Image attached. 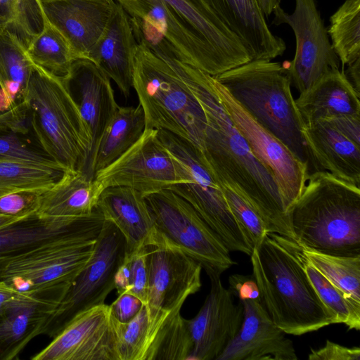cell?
Masks as SVG:
<instances>
[{
  "instance_id": "20",
  "label": "cell",
  "mask_w": 360,
  "mask_h": 360,
  "mask_svg": "<svg viewBox=\"0 0 360 360\" xmlns=\"http://www.w3.org/2000/svg\"><path fill=\"white\" fill-rule=\"evenodd\" d=\"M65 295H36L18 291L0 309V360L16 359L37 335L52 326Z\"/></svg>"
},
{
  "instance_id": "21",
  "label": "cell",
  "mask_w": 360,
  "mask_h": 360,
  "mask_svg": "<svg viewBox=\"0 0 360 360\" xmlns=\"http://www.w3.org/2000/svg\"><path fill=\"white\" fill-rule=\"evenodd\" d=\"M63 78L70 90L76 93L73 97L90 135V162L105 128L118 106L110 79L95 63L86 58L75 60Z\"/></svg>"
},
{
  "instance_id": "18",
  "label": "cell",
  "mask_w": 360,
  "mask_h": 360,
  "mask_svg": "<svg viewBox=\"0 0 360 360\" xmlns=\"http://www.w3.org/2000/svg\"><path fill=\"white\" fill-rule=\"evenodd\" d=\"M239 301L241 326L216 360H297L293 342L273 322L260 296Z\"/></svg>"
},
{
  "instance_id": "42",
  "label": "cell",
  "mask_w": 360,
  "mask_h": 360,
  "mask_svg": "<svg viewBox=\"0 0 360 360\" xmlns=\"http://www.w3.org/2000/svg\"><path fill=\"white\" fill-rule=\"evenodd\" d=\"M114 319L120 360H141L148 328L146 305L127 323H120L115 318Z\"/></svg>"
},
{
  "instance_id": "14",
  "label": "cell",
  "mask_w": 360,
  "mask_h": 360,
  "mask_svg": "<svg viewBox=\"0 0 360 360\" xmlns=\"http://www.w3.org/2000/svg\"><path fill=\"white\" fill-rule=\"evenodd\" d=\"M212 82L221 103L236 129L257 158L274 176L288 214L307 182L311 174L309 165L257 123L213 76Z\"/></svg>"
},
{
  "instance_id": "29",
  "label": "cell",
  "mask_w": 360,
  "mask_h": 360,
  "mask_svg": "<svg viewBox=\"0 0 360 360\" xmlns=\"http://www.w3.org/2000/svg\"><path fill=\"white\" fill-rule=\"evenodd\" d=\"M145 129V115L140 103L136 107L118 105L96 146L86 173L94 179L97 172L107 167L132 146Z\"/></svg>"
},
{
  "instance_id": "38",
  "label": "cell",
  "mask_w": 360,
  "mask_h": 360,
  "mask_svg": "<svg viewBox=\"0 0 360 360\" xmlns=\"http://www.w3.org/2000/svg\"><path fill=\"white\" fill-rule=\"evenodd\" d=\"M0 160L61 167L42 149L30 127L0 125Z\"/></svg>"
},
{
  "instance_id": "52",
  "label": "cell",
  "mask_w": 360,
  "mask_h": 360,
  "mask_svg": "<svg viewBox=\"0 0 360 360\" xmlns=\"http://www.w3.org/2000/svg\"><path fill=\"white\" fill-rule=\"evenodd\" d=\"M27 218L13 217L0 214V229H2L9 225L15 224Z\"/></svg>"
},
{
  "instance_id": "9",
  "label": "cell",
  "mask_w": 360,
  "mask_h": 360,
  "mask_svg": "<svg viewBox=\"0 0 360 360\" xmlns=\"http://www.w3.org/2000/svg\"><path fill=\"white\" fill-rule=\"evenodd\" d=\"M128 14L138 44L216 76L230 68L162 0H116Z\"/></svg>"
},
{
  "instance_id": "23",
  "label": "cell",
  "mask_w": 360,
  "mask_h": 360,
  "mask_svg": "<svg viewBox=\"0 0 360 360\" xmlns=\"http://www.w3.org/2000/svg\"><path fill=\"white\" fill-rule=\"evenodd\" d=\"M116 2L111 18L91 50L89 60L113 80L127 98L133 87L134 56L138 43L128 14Z\"/></svg>"
},
{
  "instance_id": "31",
  "label": "cell",
  "mask_w": 360,
  "mask_h": 360,
  "mask_svg": "<svg viewBox=\"0 0 360 360\" xmlns=\"http://www.w3.org/2000/svg\"><path fill=\"white\" fill-rule=\"evenodd\" d=\"M32 66L17 37L0 27V85L12 103H23Z\"/></svg>"
},
{
  "instance_id": "43",
  "label": "cell",
  "mask_w": 360,
  "mask_h": 360,
  "mask_svg": "<svg viewBox=\"0 0 360 360\" xmlns=\"http://www.w3.org/2000/svg\"><path fill=\"white\" fill-rule=\"evenodd\" d=\"M45 191L22 190L0 196V214L20 218L36 214Z\"/></svg>"
},
{
  "instance_id": "36",
  "label": "cell",
  "mask_w": 360,
  "mask_h": 360,
  "mask_svg": "<svg viewBox=\"0 0 360 360\" xmlns=\"http://www.w3.org/2000/svg\"><path fill=\"white\" fill-rule=\"evenodd\" d=\"M292 246L317 295L335 316L337 323H345L349 330L360 328V308L349 302L333 283L312 266L302 248L294 240Z\"/></svg>"
},
{
  "instance_id": "4",
  "label": "cell",
  "mask_w": 360,
  "mask_h": 360,
  "mask_svg": "<svg viewBox=\"0 0 360 360\" xmlns=\"http://www.w3.org/2000/svg\"><path fill=\"white\" fill-rule=\"evenodd\" d=\"M214 77L257 123L314 168L285 65L253 59Z\"/></svg>"
},
{
  "instance_id": "32",
  "label": "cell",
  "mask_w": 360,
  "mask_h": 360,
  "mask_svg": "<svg viewBox=\"0 0 360 360\" xmlns=\"http://www.w3.org/2000/svg\"><path fill=\"white\" fill-rule=\"evenodd\" d=\"M301 248L308 262L360 308V256H338Z\"/></svg>"
},
{
  "instance_id": "49",
  "label": "cell",
  "mask_w": 360,
  "mask_h": 360,
  "mask_svg": "<svg viewBox=\"0 0 360 360\" xmlns=\"http://www.w3.org/2000/svg\"><path fill=\"white\" fill-rule=\"evenodd\" d=\"M347 78L360 96V58L348 65Z\"/></svg>"
},
{
  "instance_id": "26",
  "label": "cell",
  "mask_w": 360,
  "mask_h": 360,
  "mask_svg": "<svg viewBox=\"0 0 360 360\" xmlns=\"http://www.w3.org/2000/svg\"><path fill=\"white\" fill-rule=\"evenodd\" d=\"M176 16L207 43L230 69L252 60L240 39L204 0H162Z\"/></svg>"
},
{
  "instance_id": "10",
  "label": "cell",
  "mask_w": 360,
  "mask_h": 360,
  "mask_svg": "<svg viewBox=\"0 0 360 360\" xmlns=\"http://www.w3.org/2000/svg\"><path fill=\"white\" fill-rule=\"evenodd\" d=\"M163 145L183 167L186 181L169 190L186 200L230 251L252 254V248L233 216L221 186L201 153L186 140L165 130H158Z\"/></svg>"
},
{
  "instance_id": "51",
  "label": "cell",
  "mask_w": 360,
  "mask_h": 360,
  "mask_svg": "<svg viewBox=\"0 0 360 360\" xmlns=\"http://www.w3.org/2000/svg\"><path fill=\"white\" fill-rule=\"evenodd\" d=\"M265 17L269 16L278 6L281 0H257Z\"/></svg>"
},
{
  "instance_id": "1",
  "label": "cell",
  "mask_w": 360,
  "mask_h": 360,
  "mask_svg": "<svg viewBox=\"0 0 360 360\" xmlns=\"http://www.w3.org/2000/svg\"><path fill=\"white\" fill-rule=\"evenodd\" d=\"M172 64L205 116L202 158L218 183L242 195L263 220L267 233L294 240L274 176L255 155L221 103L212 76L173 59Z\"/></svg>"
},
{
  "instance_id": "50",
  "label": "cell",
  "mask_w": 360,
  "mask_h": 360,
  "mask_svg": "<svg viewBox=\"0 0 360 360\" xmlns=\"http://www.w3.org/2000/svg\"><path fill=\"white\" fill-rule=\"evenodd\" d=\"M18 290L3 281H0V309L11 302Z\"/></svg>"
},
{
  "instance_id": "28",
  "label": "cell",
  "mask_w": 360,
  "mask_h": 360,
  "mask_svg": "<svg viewBox=\"0 0 360 360\" xmlns=\"http://www.w3.org/2000/svg\"><path fill=\"white\" fill-rule=\"evenodd\" d=\"M103 186L83 171H68L41 195L37 214L41 217H79L96 208Z\"/></svg>"
},
{
  "instance_id": "2",
  "label": "cell",
  "mask_w": 360,
  "mask_h": 360,
  "mask_svg": "<svg viewBox=\"0 0 360 360\" xmlns=\"http://www.w3.org/2000/svg\"><path fill=\"white\" fill-rule=\"evenodd\" d=\"M292 240L267 233L250 255L260 300L285 333L301 335L337 323L311 284Z\"/></svg>"
},
{
  "instance_id": "25",
  "label": "cell",
  "mask_w": 360,
  "mask_h": 360,
  "mask_svg": "<svg viewBox=\"0 0 360 360\" xmlns=\"http://www.w3.org/2000/svg\"><path fill=\"white\" fill-rule=\"evenodd\" d=\"M303 136L313 162L314 172L326 171L359 186V146L323 120L304 124Z\"/></svg>"
},
{
  "instance_id": "44",
  "label": "cell",
  "mask_w": 360,
  "mask_h": 360,
  "mask_svg": "<svg viewBox=\"0 0 360 360\" xmlns=\"http://www.w3.org/2000/svg\"><path fill=\"white\" fill-rule=\"evenodd\" d=\"M0 125L13 127H28L27 110L24 102L12 103L0 85Z\"/></svg>"
},
{
  "instance_id": "22",
  "label": "cell",
  "mask_w": 360,
  "mask_h": 360,
  "mask_svg": "<svg viewBox=\"0 0 360 360\" xmlns=\"http://www.w3.org/2000/svg\"><path fill=\"white\" fill-rule=\"evenodd\" d=\"M247 48L253 59L283 55L284 41L270 30L257 0H204Z\"/></svg>"
},
{
  "instance_id": "24",
  "label": "cell",
  "mask_w": 360,
  "mask_h": 360,
  "mask_svg": "<svg viewBox=\"0 0 360 360\" xmlns=\"http://www.w3.org/2000/svg\"><path fill=\"white\" fill-rule=\"evenodd\" d=\"M96 208L123 235L127 253L148 244L155 228L145 197L141 193L128 186L106 187L101 193Z\"/></svg>"
},
{
  "instance_id": "34",
  "label": "cell",
  "mask_w": 360,
  "mask_h": 360,
  "mask_svg": "<svg viewBox=\"0 0 360 360\" xmlns=\"http://www.w3.org/2000/svg\"><path fill=\"white\" fill-rule=\"evenodd\" d=\"M32 62L61 77H65L76 60L65 37L46 18L43 30L26 49Z\"/></svg>"
},
{
  "instance_id": "46",
  "label": "cell",
  "mask_w": 360,
  "mask_h": 360,
  "mask_svg": "<svg viewBox=\"0 0 360 360\" xmlns=\"http://www.w3.org/2000/svg\"><path fill=\"white\" fill-rule=\"evenodd\" d=\"M144 305L134 295L124 292L110 305L112 316L120 323H127L134 319Z\"/></svg>"
},
{
  "instance_id": "30",
  "label": "cell",
  "mask_w": 360,
  "mask_h": 360,
  "mask_svg": "<svg viewBox=\"0 0 360 360\" xmlns=\"http://www.w3.org/2000/svg\"><path fill=\"white\" fill-rule=\"evenodd\" d=\"M105 221L95 208L79 217H39L37 214L0 229V255L30 247L50 237Z\"/></svg>"
},
{
  "instance_id": "8",
  "label": "cell",
  "mask_w": 360,
  "mask_h": 360,
  "mask_svg": "<svg viewBox=\"0 0 360 360\" xmlns=\"http://www.w3.org/2000/svg\"><path fill=\"white\" fill-rule=\"evenodd\" d=\"M146 246L148 328L141 360L186 300L202 286V266L155 230Z\"/></svg>"
},
{
  "instance_id": "5",
  "label": "cell",
  "mask_w": 360,
  "mask_h": 360,
  "mask_svg": "<svg viewBox=\"0 0 360 360\" xmlns=\"http://www.w3.org/2000/svg\"><path fill=\"white\" fill-rule=\"evenodd\" d=\"M23 102L42 149L67 170L86 172L91 138L65 79L33 63Z\"/></svg>"
},
{
  "instance_id": "35",
  "label": "cell",
  "mask_w": 360,
  "mask_h": 360,
  "mask_svg": "<svg viewBox=\"0 0 360 360\" xmlns=\"http://www.w3.org/2000/svg\"><path fill=\"white\" fill-rule=\"evenodd\" d=\"M330 22L328 34L342 66L360 58V0H345Z\"/></svg>"
},
{
  "instance_id": "33",
  "label": "cell",
  "mask_w": 360,
  "mask_h": 360,
  "mask_svg": "<svg viewBox=\"0 0 360 360\" xmlns=\"http://www.w3.org/2000/svg\"><path fill=\"white\" fill-rule=\"evenodd\" d=\"M68 171L58 166L0 160V196L22 190H47Z\"/></svg>"
},
{
  "instance_id": "7",
  "label": "cell",
  "mask_w": 360,
  "mask_h": 360,
  "mask_svg": "<svg viewBox=\"0 0 360 360\" xmlns=\"http://www.w3.org/2000/svg\"><path fill=\"white\" fill-rule=\"evenodd\" d=\"M104 221L0 255V281L30 295H65L89 260Z\"/></svg>"
},
{
  "instance_id": "17",
  "label": "cell",
  "mask_w": 360,
  "mask_h": 360,
  "mask_svg": "<svg viewBox=\"0 0 360 360\" xmlns=\"http://www.w3.org/2000/svg\"><path fill=\"white\" fill-rule=\"evenodd\" d=\"M220 275L210 274V290L198 314L187 319L192 340L188 360H216L239 330L243 319L241 302L221 283Z\"/></svg>"
},
{
  "instance_id": "11",
  "label": "cell",
  "mask_w": 360,
  "mask_h": 360,
  "mask_svg": "<svg viewBox=\"0 0 360 360\" xmlns=\"http://www.w3.org/2000/svg\"><path fill=\"white\" fill-rule=\"evenodd\" d=\"M144 197L155 231L197 261L207 276H221L236 264L218 235L181 196L165 189Z\"/></svg>"
},
{
  "instance_id": "6",
  "label": "cell",
  "mask_w": 360,
  "mask_h": 360,
  "mask_svg": "<svg viewBox=\"0 0 360 360\" xmlns=\"http://www.w3.org/2000/svg\"><path fill=\"white\" fill-rule=\"evenodd\" d=\"M132 88L144 112L145 129L171 132L190 142L202 155L205 116L169 57L138 44Z\"/></svg>"
},
{
  "instance_id": "27",
  "label": "cell",
  "mask_w": 360,
  "mask_h": 360,
  "mask_svg": "<svg viewBox=\"0 0 360 360\" xmlns=\"http://www.w3.org/2000/svg\"><path fill=\"white\" fill-rule=\"evenodd\" d=\"M295 100L304 124L340 115H360V96L349 82L343 70H332Z\"/></svg>"
},
{
  "instance_id": "41",
  "label": "cell",
  "mask_w": 360,
  "mask_h": 360,
  "mask_svg": "<svg viewBox=\"0 0 360 360\" xmlns=\"http://www.w3.org/2000/svg\"><path fill=\"white\" fill-rule=\"evenodd\" d=\"M219 184L233 216L253 249L267 233L263 220L242 195L229 186Z\"/></svg>"
},
{
  "instance_id": "47",
  "label": "cell",
  "mask_w": 360,
  "mask_h": 360,
  "mask_svg": "<svg viewBox=\"0 0 360 360\" xmlns=\"http://www.w3.org/2000/svg\"><path fill=\"white\" fill-rule=\"evenodd\" d=\"M345 137L360 146V115H340L322 118Z\"/></svg>"
},
{
  "instance_id": "12",
  "label": "cell",
  "mask_w": 360,
  "mask_h": 360,
  "mask_svg": "<svg viewBox=\"0 0 360 360\" xmlns=\"http://www.w3.org/2000/svg\"><path fill=\"white\" fill-rule=\"evenodd\" d=\"M126 254L123 235L113 223L105 219L89 260L55 311L51 326L54 335L77 314L104 304L115 288V273Z\"/></svg>"
},
{
  "instance_id": "48",
  "label": "cell",
  "mask_w": 360,
  "mask_h": 360,
  "mask_svg": "<svg viewBox=\"0 0 360 360\" xmlns=\"http://www.w3.org/2000/svg\"><path fill=\"white\" fill-rule=\"evenodd\" d=\"M229 290L239 299H252L259 297L257 283L252 275L232 274L229 278Z\"/></svg>"
},
{
  "instance_id": "15",
  "label": "cell",
  "mask_w": 360,
  "mask_h": 360,
  "mask_svg": "<svg viewBox=\"0 0 360 360\" xmlns=\"http://www.w3.org/2000/svg\"><path fill=\"white\" fill-rule=\"evenodd\" d=\"M292 13L281 6L273 11L275 25L287 24L295 37V53L285 65L291 84L300 93L310 88L326 73L339 69L335 53L324 25L316 0H295Z\"/></svg>"
},
{
  "instance_id": "45",
  "label": "cell",
  "mask_w": 360,
  "mask_h": 360,
  "mask_svg": "<svg viewBox=\"0 0 360 360\" xmlns=\"http://www.w3.org/2000/svg\"><path fill=\"white\" fill-rule=\"evenodd\" d=\"M308 359L360 360V348L347 347L327 340L323 347L318 349H311Z\"/></svg>"
},
{
  "instance_id": "3",
  "label": "cell",
  "mask_w": 360,
  "mask_h": 360,
  "mask_svg": "<svg viewBox=\"0 0 360 360\" xmlns=\"http://www.w3.org/2000/svg\"><path fill=\"white\" fill-rule=\"evenodd\" d=\"M294 241L316 252L360 256V187L326 171L310 174L288 212Z\"/></svg>"
},
{
  "instance_id": "39",
  "label": "cell",
  "mask_w": 360,
  "mask_h": 360,
  "mask_svg": "<svg viewBox=\"0 0 360 360\" xmlns=\"http://www.w3.org/2000/svg\"><path fill=\"white\" fill-rule=\"evenodd\" d=\"M191 351L187 319L179 314L162 330L144 360H188Z\"/></svg>"
},
{
  "instance_id": "16",
  "label": "cell",
  "mask_w": 360,
  "mask_h": 360,
  "mask_svg": "<svg viewBox=\"0 0 360 360\" xmlns=\"http://www.w3.org/2000/svg\"><path fill=\"white\" fill-rule=\"evenodd\" d=\"M110 305L105 303L72 317L32 360H120Z\"/></svg>"
},
{
  "instance_id": "19",
  "label": "cell",
  "mask_w": 360,
  "mask_h": 360,
  "mask_svg": "<svg viewBox=\"0 0 360 360\" xmlns=\"http://www.w3.org/2000/svg\"><path fill=\"white\" fill-rule=\"evenodd\" d=\"M45 18L65 37L77 59H89L116 7L115 0H40Z\"/></svg>"
},
{
  "instance_id": "40",
  "label": "cell",
  "mask_w": 360,
  "mask_h": 360,
  "mask_svg": "<svg viewBox=\"0 0 360 360\" xmlns=\"http://www.w3.org/2000/svg\"><path fill=\"white\" fill-rule=\"evenodd\" d=\"M148 249L143 247L127 253L115 276V286L118 295L131 293L146 305L148 291Z\"/></svg>"
},
{
  "instance_id": "13",
  "label": "cell",
  "mask_w": 360,
  "mask_h": 360,
  "mask_svg": "<svg viewBox=\"0 0 360 360\" xmlns=\"http://www.w3.org/2000/svg\"><path fill=\"white\" fill-rule=\"evenodd\" d=\"M94 179L105 188L128 186L144 196L186 181L181 164L168 151L158 130L146 129L139 139Z\"/></svg>"
},
{
  "instance_id": "37",
  "label": "cell",
  "mask_w": 360,
  "mask_h": 360,
  "mask_svg": "<svg viewBox=\"0 0 360 360\" xmlns=\"http://www.w3.org/2000/svg\"><path fill=\"white\" fill-rule=\"evenodd\" d=\"M44 23L40 0H0V27L15 35L25 50Z\"/></svg>"
}]
</instances>
